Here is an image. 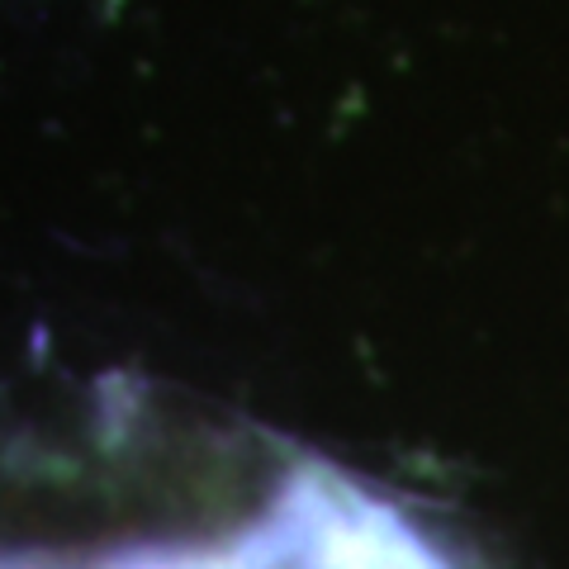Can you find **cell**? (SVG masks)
Segmentation results:
<instances>
[]
</instances>
